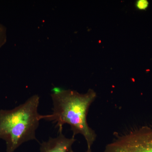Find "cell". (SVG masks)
<instances>
[{
  "label": "cell",
  "instance_id": "5",
  "mask_svg": "<svg viewBox=\"0 0 152 152\" xmlns=\"http://www.w3.org/2000/svg\"><path fill=\"white\" fill-rule=\"evenodd\" d=\"M7 40V29L0 23V49L6 43Z\"/></svg>",
  "mask_w": 152,
  "mask_h": 152
},
{
  "label": "cell",
  "instance_id": "3",
  "mask_svg": "<svg viewBox=\"0 0 152 152\" xmlns=\"http://www.w3.org/2000/svg\"><path fill=\"white\" fill-rule=\"evenodd\" d=\"M103 152H152V129L145 128L118 137Z\"/></svg>",
  "mask_w": 152,
  "mask_h": 152
},
{
  "label": "cell",
  "instance_id": "2",
  "mask_svg": "<svg viewBox=\"0 0 152 152\" xmlns=\"http://www.w3.org/2000/svg\"><path fill=\"white\" fill-rule=\"evenodd\" d=\"M39 97L35 95L11 110H0V138L7 152H14L26 142L37 140L36 131L45 115L38 112Z\"/></svg>",
  "mask_w": 152,
  "mask_h": 152
},
{
  "label": "cell",
  "instance_id": "6",
  "mask_svg": "<svg viewBox=\"0 0 152 152\" xmlns=\"http://www.w3.org/2000/svg\"><path fill=\"white\" fill-rule=\"evenodd\" d=\"M148 6L149 2L147 0H138L136 3V7L140 10H146Z\"/></svg>",
  "mask_w": 152,
  "mask_h": 152
},
{
  "label": "cell",
  "instance_id": "1",
  "mask_svg": "<svg viewBox=\"0 0 152 152\" xmlns=\"http://www.w3.org/2000/svg\"><path fill=\"white\" fill-rule=\"evenodd\" d=\"M53 102V113L45 115L44 119L53 121L62 131L64 125L68 124L73 132V137L80 134L83 136L88 148H91L97 135L87 122L89 109L95 101L96 94L90 89L85 94L75 91L56 88L51 94Z\"/></svg>",
  "mask_w": 152,
  "mask_h": 152
},
{
  "label": "cell",
  "instance_id": "7",
  "mask_svg": "<svg viewBox=\"0 0 152 152\" xmlns=\"http://www.w3.org/2000/svg\"><path fill=\"white\" fill-rule=\"evenodd\" d=\"M85 152H93L92 151L91 148V149H88L87 148V151H86Z\"/></svg>",
  "mask_w": 152,
  "mask_h": 152
},
{
  "label": "cell",
  "instance_id": "4",
  "mask_svg": "<svg viewBox=\"0 0 152 152\" xmlns=\"http://www.w3.org/2000/svg\"><path fill=\"white\" fill-rule=\"evenodd\" d=\"M76 140L73 137H66L62 131H60L56 137H50L48 141L40 144V152H74L72 146Z\"/></svg>",
  "mask_w": 152,
  "mask_h": 152
}]
</instances>
